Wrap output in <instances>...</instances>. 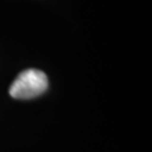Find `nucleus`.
<instances>
[{
  "label": "nucleus",
  "mask_w": 152,
  "mask_h": 152,
  "mask_svg": "<svg viewBox=\"0 0 152 152\" xmlns=\"http://www.w3.org/2000/svg\"><path fill=\"white\" fill-rule=\"evenodd\" d=\"M48 88V77L41 70L28 69L19 74L9 88V94L14 99H33L43 94Z\"/></svg>",
  "instance_id": "obj_1"
}]
</instances>
